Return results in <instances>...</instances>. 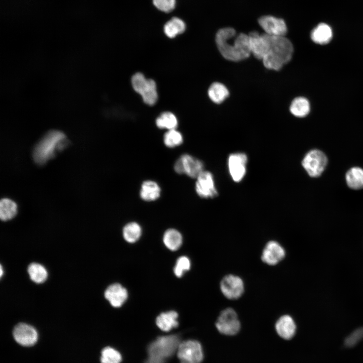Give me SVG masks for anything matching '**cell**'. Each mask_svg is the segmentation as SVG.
<instances>
[{"label":"cell","mask_w":363,"mask_h":363,"mask_svg":"<svg viewBox=\"0 0 363 363\" xmlns=\"http://www.w3.org/2000/svg\"><path fill=\"white\" fill-rule=\"evenodd\" d=\"M66 137L60 131L51 130L47 133L35 146L33 157L34 161L44 164L53 157L56 152L63 150L66 145Z\"/></svg>","instance_id":"cell-1"},{"label":"cell","mask_w":363,"mask_h":363,"mask_svg":"<svg viewBox=\"0 0 363 363\" xmlns=\"http://www.w3.org/2000/svg\"><path fill=\"white\" fill-rule=\"evenodd\" d=\"M179 343V338L176 335L158 337L148 347L145 363H165V359L177 350Z\"/></svg>","instance_id":"cell-2"},{"label":"cell","mask_w":363,"mask_h":363,"mask_svg":"<svg viewBox=\"0 0 363 363\" xmlns=\"http://www.w3.org/2000/svg\"><path fill=\"white\" fill-rule=\"evenodd\" d=\"M131 83L134 90L141 95L146 104L153 105L156 102L158 94L154 80L146 79L142 73H137L132 76Z\"/></svg>","instance_id":"cell-3"},{"label":"cell","mask_w":363,"mask_h":363,"mask_svg":"<svg viewBox=\"0 0 363 363\" xmlns=\"http://www.w3.org/2000/svg\"><path fill=\"white\" fill-rule=\"evenodd\" d=\"M236 36V31L230 27L219 29L215 36L218 49L222 56L228 60L238 62L234 42L231 40Z\"/></svg>","instance_id":"cell-4"},{"label":"cell","mask_w":363,"mask_h":363,"mask_svg":"<svg viewBox=\"0 0 363 363\" xmlns=\"http://www.w3.org/2000/svg\"><path fill=\"white\" fill-rule=\"evenodd\" d=\"M327 163L328 159L324 153L318 149H313L305 155L301 164L309 176L317 177L323 172Z\"/></svg>","instance_id":"cell-5"},{"label":"cell","mask_w":363,"mask_h":363,"mask_svg":"<svg viewBox=\"0 0 363 363\" xmlns=\"http://www.w3.org/2000/svg\"><path fill=\"white\" fill-rule=\"evenodd\" d=\"M215 326L221 334L232 336L239 331L240 323L236 312L232 308H227L220 312Z\"/></svg>","instance_id":"cell-6"},{"label":"cell","mask_w":363,"mask_h":363,"mask_svg":"<svg viewBox=\"0 0 363 363\" xmlns=\"http://www.w3.org/2000/svg\"><path fill=\"white\" fill-rule=\"evenodd\" d=\"M177 351L180 363H201L203 359L202 346L196 340H189L180 342Z\"/></svg>","instance_id":"cell-7"},{"label":"cell","mask_w":363,"mask_h":363,"mask_svg":"<svg viewBox=\"0 0 363 363\" xmlns=\"http://www.w3.org/2000/svg\"><path fill=\"white\" fill-rule=\"evenodd\" d=\"M268 36L270 43L269 52L281 60L284 65L288 63L293 52V47L291 41L285 36Z\"/></svg>","instance_id":"cell-8"},{"label":"cell","mask_w":363,"mask_h":363,"mask_svg":"<svg viewBox=\"0 0 363 363\" xmlns=\"http://www.w3.org/2000/svg\"><path fill=\"white\" fill-rule=\"evenodd\" d=\"M248 156L243 152L231 153L227 158V167L229 174L235 183L241 182L247 173Z\"/></svg>","instance_id":"cell-9"},{"label":"cell","mask_w":363,"mask_h":363,"mask_svg":"<svg viewBox=\"0 0 363 363\" xmlns=\"http://www.w3.org/2000/svg\"><path fill=\"white\" fill-rule=\"evenodd\" d=\"M174 169L178 173H184L191 177L197 178L204 171V164L197 158L184 154L176 161Z\"/></svg>","instance_id":"cell-10"},{"label":"cell","mask_w":363,"mask_h":363,"mask_svg":"<svg viewBox=\"0 0 363 363\" xmlns=\"http://www.w3.org/2000/svg\"><path fill=\"white\" fill-rule=\"evenodd\" d=\"M220 288L223 295L229 299L239 298L245 290L243 279L238 276L228 274L220 281Z\"/></svg>","instance_id":"cell-11"},{"label":"cell","mask_w":363,"mask_h":363,"mask_svg":"<svg viewBox=\"0 0 363 363\" xmlns=\"http://www.w3.org/2000/svg\"><path fill=\"white\" fill-rule=\"evenodd\" d=\"M197 194L203 198H213L218 195L213 174L204 170L197 177L195 186Z\"/></svg>","instance_id":"cell-12"},{"label":"cell","mask_w":363,"mask_h":363,"mask_svg":"<svg viewBox=\"0 0 363 363\" xmlns=\"http://www.w3.org/2000/svg\"><path fill=\"white\" fill-rule=\"evenodd\" d=\"M13 335L15 341L23 346H32L38 340V333L32 326L26 323H19L14 328Z\"/></svg>","instance_id":"cell-13"},{"label":"cell","mask_w":363,"mask_h":363,"mask_svg":"<svg viewBox=\"0 0 363 363\" xmlns=\"http://www.w3.org/2000/svg\"><path fill=\"white\" fill-rule=\"evenodd\" d=\"M248 35L251 54L257 59L262 60L270 50L268 35L265 33L260 34L255 31L250 33Z\"/></svg>","instance_id":"cell-14"},{"label":"cell","mask_w":363,"mask_h":363,"mask_svg":"<svg viewBox=\"0 0 363 363\" xmlns=\"http://www.w3.org/2000/svg\"><path fill=\"white\" fill-rule=\"evenodd\" d=\"M258 23L265 34L270 36H285L287 26L285 21L272 16H264L259 18Z\"/></svg>","instance_id":"cell-15"},{"label":"cell","mask_w":363,"mask_h":363,"mask_svg":"<svg viewBox=\"0 0 363 363\" xmlns=\"http://www.w3.org/2000/svg\"><path fill=\"white\" fill-rule=\"evenodd\" d=\"M283 247L275 240H270L265 245L261 255L262 261L270 266L277 265L285 257Z\"/></svg>","instance_id":"cell-16"},{"label":"cell","mask_w":363,"mask_h":363,"mask_svg":"<svg viewBox=\"0 0 363 363\" xmlns=\"http://www.w3.org/2000/svg\"><path fill=\"white\" fill-rule=\"evenodd\" d=\"M105 298L113 307H120L127 300L128 292L126 288L119 283L109 285L104 292Z\"/></svg>","instance_id":"cell-17"},{"label":"cell","mask_w":363,"mask_h":363,"mask_svg":"<svg viewBox=\"0 0 363 363\" xmlns=\"http://www.w3.org/2000/svg\"><path fill=\"white\" fill-rule=\"evenodd\" d=\"M275 330L282 339H291L295 335L296 325L293 318L288 315L281 316L276 322Z\"/></svg>","instance_id":"cell-18"},{"label":"cell","mask_w":363,"mask_h":363,"mask_svg":"<svg viewBox=\"0 0 363 363\" xmlns=\"http://www.w3.org/2000/svg\"><path fill=\"white\" fill-rule=\"evenodd\" d=\"M333 37L331 27L325 23H319L311 31V38L313 41L319 44L328 43Z\"/></svg>","instance_id":"cell-19"},{"label":"cell","mask_w":363,"mask_h":363,"mask_svg":"<svg viewBox=\"0 0 363 363\" xmlns=\"http://www.w3.org/2000/svg\"><path fill=\"white\" fill-rule=\"evenodd\" d=\"M178 314L174 311L161 313L156 319V324L161 330L165 332L176 328L178 325Z\"/></svg>","instance_id":"cell-20"},{"label":"cell","mask_w":363,"mask_h":363,"mask_svg":"<svg viewBox=\"0 0 363 363\" xmlns=\"http://www.w3.org/2000/svg\"><path fill=\"white\" fill-rule=\"evenodd\" d=\"M239 61L249 57L251 54L249 35L240 33L235 36L233 41Z\"/></svg>","instance_id":"cell-21"},{"label":"cell","mask_w":363,"mask_h":363,"mask_svg":"<svg viewBox=\"0 0 363 363\" xmlns=\"http://www.w3.org/2000/svg\"><path fill=\"white\" fill-rule=\"evenodd\" d=\"M160 192V188L156 182L147 180L142 184L140 195L144 201H152L159 197Z\"/></svg>","instance_id":"cell-22"},{"label":"cell","mask_w":363,"mask_h":363,"mask_svg":"<svg viewBox=\"0 0 363 363\" xmlns=\"http://www.w3.org/2000/svg\"><path fill=\"white\" fill-rule=\"evenodd\" d=\"M345 180L350 188L353 190L362 189L363 169L359 167L351 168L346 173Z\"/></svg>","instance_id":"cell-23"},{"label":"cell","mask_w":363,"mask_h":363,"mask_svg":"<svg viewBox=\"0 0 363 363\" xmlns=\"http://www.w3.org/2000/svg\"><path fill=\"white\" fill-rule=\"evenodd\" d=\"M163 242L169 250L176 251L182 245L183 237L178 230L173 228L168 229L163 234Z\"/></svg>","instance_id":"cell-24"},{"label":"cell","mask_w":363,"mask_h":363,"mask_svg":"<svg viewBox=\"0 0 363 363\" xmlns=\"http://www.w3.org/2000/svg\"><path fill=\"white\" fill-rule=\"evenodd\" d=\"M208 94L211 101L215 103L219 104L228 96L229 91L223 84L215 82L212 83L209 88Z\"/></svg>","instance_id":"cell-25"},{"label":"cell","mask_w":363,"mask_h":363,"mask_svg":"<svg viewBox=\"0 0 363 363\" xmlns=\"http://www.w3.org/2000/svg\"><path fill=\"white\" fill-rule=\"evenodd\" d=\"M290 111L295 116L303 117L310 111V104L308 99L303 97L294 98L291 103Z\"/></svg>","instance_id":"cell-26"},{"label":"cell","mask_w":363,"mask_h":363,"mask_svg":"<svg viewBox=\"0 0 363 363\" xmlns=\"http://www.w3.org/2000/svg\"><path fill=\"white\" fill-rule=\"evenodd\" d=\"M186 29V25L181 19L174 17L168 21L164 25V32L169 38H174L177 35L183 33Z\"/></svg>","instance_id":"cell-27"},{"label":"cell","mask_w":363,"mask_h":363,"mask_svg":"<svg viewBox=\"0 0 363 363\" xmlns=\"http://www.w3.org/2000/svg\"><path fill=\"white\" fill-rule=\"evenodd\" d=\"M142 229L140 225L135 222L127 224L123 228V235L125 240L129 243L136 242L140 238Z\"/></svg>","instance_id":"cell-28"},{"label":"cell","mask_w":363,"mask_h":363,"mask_svg":"<svg viewBox=\"0 0 363 363\" xmlns=\"http://www.w3.org/2000/svg\"><path fill=\"white\" fill-rule=\"evenodd\" d=\"M17 206L12 200L4 198L0 202V218L7 221L12 219L17 214Z\"/></svg>","instance_id":"cell-29"},{"label":"cell","mask_w":363,"mask_h":363,"mask_svg":"<svg viewBox=\"0 0 363 363\" xmlns=\"http://www.w3.org/2000/svg\"><path fill=\"white\" fill-rule=\"evenodd\" d=\"M156 124L159 129H165L168 130L176 129L177 126V119L172 113L164 112L157 118Z\"/></svg>","instance_id":"cell-30"},{"label":"cell","mask_w":363,"mask_h":363,"mask_svg":"<svg viewBox=\"0 0 363 363\" xmlns=\"http://www.w3.org/2000/svg\"><path fill=\"white\" fill-rule=\"evenodd\" d=\"M28 272L30 279L37 283L43 282L47 277V272L45 268L38 263H33L29 265Z\"/></svg>","instance_id":"cell-31"},{"label":"cell","mask_w":363,"mask_h":363,"mask_svg":"<svg viewBox=\"0 0 363 363\" xmlns=\"http://www.w3.org/2000/svg\"><path fill=\"white\" fill-rule=\"evenodd\" d=\"M101 363H120L122 355L116 350L111 347L104 348L101 352Z\"/></svg>","instance_id":"cell-32"},{"label":"cell","mask_w":363,"mask_h":363,"mask_svg":"<svg viewBox=\"0 0 363 363\" xmlns=\"http://www.w3.org/2000/svg\"><path fill=\"white\" fill-rule=\"evenodd\" d=\"M163 141L165 145L169 148L180 145L183 141L182 134L176 129L168 130L164 135Z\"/></svg>","instance_id":"cell-33"},{"label":"cell","mask_w":363,"mask_h":363,"mask_svg":"<svg viewBox=\"0 0 363 363\" xmlns=\"http://www.w3.org/2000/svg\"><path fill=\"white\" fill-rule=\"evenodd\" d=\"M191 268V261L188 257L185 256L177 258L173 268V272L177 277H181L184 273L189 271Z\"/></svg>","instance_id":"cell-34"},{"label":"cell","mask_w":363,"mask_h":363,"mask_svg":"<svg viewBox=\"0 0 363 363\" xmlns=\"http://www.w3.org/2000/svg\"><path fill=\"white\" fill-rule=\"evenodd\" d=\"M262 60L265 68L276 71L280 70L284 65L281 60L269 52L265 55Z\"/></svg>","instance_id":"cell-35"},{"label":"cell","mask_w":363,"mask_h":363,"mask_svg":"<svg viewBox=\"0 0 363 363\" xmlns=\"http://www.w3.org/2000/svg\"><path fill=\"white\" fill-rule=\"evenodd\" d=\"M363 339V327L352 332L345 340L347 347H353Z\"/></svg>","instance_id":"cell-36"},{"label":"cell","mask_w":363,"mask_h":363,"mask_svg":"<svg viewBox=\"0 0 363 363\" xmlns=\"http://www.w3.org/2000/svg\"><path fill=\"white\" fill-rule=\"evenodd\" d=\"M154 6L159 10L164 12H169L174 8L175 0H153Z\"/></svg>","instance_id":"cell-37"},{"label":"cell","mask_w":363,"mask_h":363,"mask_svg":"<svg viewBox=\"0 0 363 363\" xmlns=\"http://www.w3.org/2000/svg\"><path fill=\"white\" fill-rule=\"evenodd\" d=\"M1 274V276L2 277V276L3 275V269H2V266H1V274Z\"/></svg>","instance_id":"cell-38"}]
</instances>
